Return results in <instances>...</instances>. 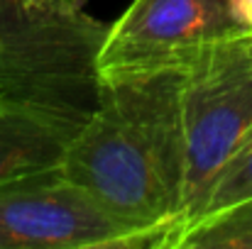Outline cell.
I'll return each instance as SVG.
<instances>
[{
    "label": "cell",
    "instance_id": "6da1fadb",
    "mask_svg": "<svg viewBox=\"0 0 252 249\" xmlns=\"http://www.w3.org/2000/svg\"><path fill=\"white\" fill-rule=\"evenodd\" d=\"M181 66L100 81V103L74 137L62 176L113 215L171 247L184 203Z\"/></svg>",
    "mask_w": 252,
    "mask_h": 249
},
{
    "label": "cell",
    "instance_id": "7a4b0ae2",
    "mask_svg": "<svg viewBox=\"0 0 252 249\" xmlns=\"http://www.w3.org/2000/svg\"><path fill=\"white\" fill-rule=\"evenodd\" d=\"M105 34L84 0H0V103L81 130L100 103Z\"/></svg>",
    "mask_w": 252,
    "mask_h": 249
},
{
    "label": "cell",
    "instance_id": "3957f363",
    "mask_svg": "<svg viewBox=\"0 0 252 249\" xmlns=\"http://www.w3.org/2000/svg\"><path fill=\"white\" fill-rule=\"evenodd\" d=\"M181 122L186 171L174 240L196 220L213 178L252 130V32L213 42L186 59Z\"/></svg>",
    "mask_w": 252,
    "mask_h": 249
},
{
    "label": "cell",
    "instance_id": "277c9868",
    "mask_svg": "<svg viewBox=\"0 0 252 249\" xmlns=\"http://www.w3.org/2000/svg\"><path fill=\"white\" fill-rule=\"evenodd\" d=\"M145 249L152 240L62 173L0 188V249Z\"/></svg>",
    "mask_w": 252,
    "mask_h": 249
},
{
    "label": "cell",
    "instance_id": "5b68a950",
    "mask_svg": "<svg viewBox=\"0 0 252 249\" xmlns=\"http://www.w3.org/2000/svg\"><path fill=\"white\" fill-rule=\"evenodd\" d=\"M252 32L233 0H132L127 10L108 25L100 47V81L118 74L181 66L198 49Z\"/></svg>",
    "mask_w": 252,
    "mask_h": 249
},
{
    "label": "cell",
    "instance_id": "8992f818",
    "mask_svg": "<svg viewBox=\"0 0 252 249\" xmlns=\"http://www.w3.org/2000/svg\"><path fill=\"white\" fill-rule=\"evenodd\" d=\"M79 130L0 103V188L59 173Z\"/></svg>",
    "mask_w": 252,
    "mask_h": 249
},
{
    "label": "cell",
    "instance_id": "52a82bcc",
    "mask_svg": "<svg viewBox=\"0 0 252 249\" xmlns=\"http://www.w3.org/2000/svg\"><path fill=\"white\" fill-rule=\"evenodd\" d=\"M174 249H252V203H243L189 225Z\"/></svg>",
    "mask_w": 252,
    "mask_h": 249
},
{
    "label": "cell",
    "instance_id": "ba28073f",
    "mask_svg": "<svg viewBox=\"0 0 252 249\" xmlns=\"http://www.w3.org/2000/svg\"><path fill=\"white\" fill-rule=\"evenodd\" d=\"M243 203H252V130L245 135V139L238 144V149L228 157V162L223 164V168L218 171V176L213 178V183L208 188V195L203 200V208L196 215V220L216 215V213L235 208V205H243Z\"/></svg>",
    "mask_w": 252,
    "mask_h": 249
},
{
    "label": "cell",
    "instance_id": "9c48e42d",
    "mask_svg": "<svg viewBox=\"0 0 252 249\" xmlns=\"http://www.w3.org/2000/svg\"><path fill=\"white\" fill-rule=\"evenodd\" d=\"M233 10L238 15V20L252 29V0H233Z\"/></svg>",
    "mask_w": 252,
    "mask_h": 249
}]
</instances>
